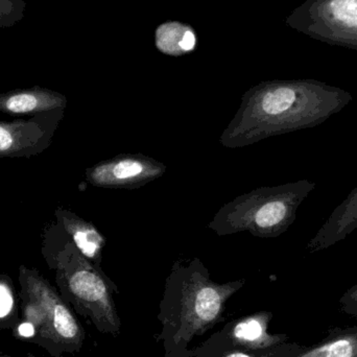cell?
I'll return each mask as SVG.
<instances>
[{"instance_id":"5b68a950","label":"cell","mask_w":357,"mask_h":357,"mask_svg":"<svg viewBox=\"0 0 357 357\" xmlns=\"http://www.w3.org/2000/svg\"><path fill=\"white\" fill-rule=\"evenodd\" d=\"M245 281L216 283L199 258L183 264L176 261L167 279V294L177 300L181 324L187 337L205 333L220 321L227 300Z\"/></svg>"},{"instance_id":"7c38bea8","label":"cell","mask_w":357,"mask_h":357,"mask_svg":"<svg viewBox=\"0 0 357 357\" xmlns=\"http://www.w3.org/2000/svg\"><path fill=\"white\" fill-rule=\"evenodd\" d=\"M272 314L258 312L239 320L231 329L233 344L248 350H264L275 347L284 341V335H273L268 333Z\"/></svg>"},{"instance_id":"ffe728a7","label":"cell","mask_w":357,"mask_h":357,"mask_svg":"<svg viewBox=\"0 0 357 357\" xmlns=\"http://www.w3.org/2000/svg\"><path fill=\"white\" fill-rule=\"evenodd\" d=\"M0 357H13V356H0ZM26 357H33V356H29Z\"/></svg>"},{"instance_id":"5bb4252c","label":"cell","mask_w":357,"mask_h":357,"mask_svg":"<svg viewBox=\"0 0 357 357\" xmlns=\"http://www.w3.org/2000/svg\"><path fill=\"white\" fill-rule=\"evenodd\" d=\"M293 357H357V326L333 331L322 343Z\"/></svg>"},{"instance_id":"9a60e30c","label":"cell","mask_w":357,"mask_h":357,"mask_svg":"<svg viewBox=\"0 0 357 357\" xmlns=\"http://www.w3.org/2000/svg\"><path fill=\"white\" fill-rule=\"evenodd\" d=\"M18 296L10 277L0 275V329L2 331H13L21 321Z\"/></svg>"},{"instance_id":"9c48e42d","label":"cell","mask_w":357,"mask_h":357,"mask_svg":"<svg viewBox=\"0 0 357 357\" xmlns=\"http://www.w3.org/2000/svg\"><path fill=\"white\" fill-rule=\"evenodd\" d=\"M66 96L47 88L33 86L0 93V113L35 115L54 110H65Z\"/></svg>"},{"instance_id":"6da1fadb","label":"cell","mask_w":357,"mask_h":357,"mask_svg":"<svg viewBox=\"0 0 357 357\" xmlns=\"http://www.w3.org/2000/svg\"><path fill=\"white\" fill-rule=\"evenodd\" d=\"M351 93L312 79H273L252 86L220 137L227 149L252 146L266 138L310 129L341 112Z\"/></svg>"},{"instance_id":"4fadbf2b","label":"cell","mask_w":357,"mask_h":357,"mask_svg":"<svg viewBox=\"0 0 357 357\" xmlns=\"http://www.w3.org/2000/svg\"><path fill=\"white\" fill-rule=\"evenodd\" d=\"M155 44L161 54L171 56H186L197 48V33L186 23L167 21L157 27Z\"/></svg>"},{"instance_id":"ac0fdd59","label":"cell","mask_w":357,"mask_h":357,"mask_svg":"<svg viewBox=\"0 0 357 357\" xmlns=\"http://www.w3.org/2000/svg\"><path fill=\"white\" fill-rule=\"evenodd\" d=\"M12 331L14 337L29 341V343H33L36 337L35 327L31 323L26 322V321L21 320Z\"/></svg>"},{"instance_id":"3957f363","label":"cell","mask_w":357,"mask_h":357,"mask_svg":"<svg viewBox=\"0 0 357 357\" xmlns=\"http://www.w3.org/2000/svg\"><path fill=\"white\" fill-rule=\"evenodd\" d=\"M60 230L62 238L58 250L47 258L48 266L56 270L60 295L77 314L89 319L100 333L119 335L121 321L113 299L115 285L104 271L79 251L61 227Z\"/></svg>"},{"instance_id":"2e32d148","label":"cell","mask_w":357,"mask_h":357,"mask_svg":"<svg viewBox=\"0 0 357 357\" xmlns=\"http://www.w3.org/2000/svg\"><path fill=\"white\" fill-rule=\"evenodd\" d=\"M24 0H0V29H8L24 18Z\"/></svg>"},{"instance_id":"ba28073f","label":"cell","mask_w":357,"mask_h":357,"mask_svg":"<svg viewBox=\"0 0 357 357\" xmlns=\"http://www.w3.org/2000/svg\"><path fill=\"white\" fill-rule=\"evenodd\" d=\"M167 165L144 154H121L86 169L92 186L108 189H136L162 177Z\"/></svg>"},{"instance_id":"277c9868","label":"cell","mask_w":357,"mask_h":357,"mask_svg":"<svg viewBox=\"0 0 357 357\" xmlns=\"http://www.w3.org/2000/svg\"><path fill=\"white\" fill-rule=\"evenodd\" d=\"M22 320L36 329L33 343L52 357L75 354L83 347L85 331L69 304L35 268H19Z\"/></svg>"},{"instance_id":"30bf717a","label":"cell","mask_w":357,"mask_h":357,"mask_svg":"<svg viewBox=\"0 0 357 357\" xmlns=\"http://www.w3.org/2000/svg\"><path fill=\"white\" fill-rule=\"evenodd\" d=\"M357 229V186L348 197L333 210L326 222L308 241L310 253L329 249L344 241Z\"/></svg>"},{"instance_id":"8992f818","label":"cell","mask_w":357,"mask_h":357,"mask_svg":"<svg viewBox=\"0 0 357 357\" xmlns=\"http://www.w3.org/2000/svg\"><path fill=\"white\" fill-rule=\"evenodd\" d=\"M285 23L312 39L357 52V0H305Z\"/></svg>"},{"instance_id":"d6986e66","label":"cell","mask_w":357,"mask_h":357,"mask_svg":"<svg viewBox=\"0 0 357 357\" xmlns=\"http://www.w3.org/2000/svg\"><path fill=\"white\" fill-rule=\"evenodd\" d=\"M224 357H255L251 356V354H247V352H241V351H234L231 352V354H227Z\"/></svg>"},{"instance_id":"8fae6325","label":"cell","mask_w":357,"mask_h":357,"mask_svg":"<svg viewBox=\"0 0 357 357\" xmlns=\"http://www.w3.org/2000/svg\"><path fill=\"white\" fill-rule=\"evenodd\" d=\"M56 216L61 228L68 235L79 251L96 268L102 270V254L106 247V237L92 222L79 218L75 212L58 208Z\"/></svg>"},{"instance_id":"52a82bcc","label":"cell","mask_w":357,"mask_h":357,"mask_svg":"<svg viewBox=\"0 0 357 357\" xmlns=\"http://www.w3.org/2000/svg\"><path fill=\"white\" fill-rule=\"evenodd\" d=\"M64 110L39 113L31 119L0 121V158L36 156L50 148Z\"/></svg>"},{"instance_id":"e0dca14e","label":"cell","mask_w":357,"mask_h":357,"mask_svg":"<svg viewBox=\"0 0 357 357\" xmlns=\"http://www.w3.org/2000/svg\"><path fill=\"white\" fill-rule=\"evenodd\" d=\"M341 310L345 314L357 317V284L348 289L340 300Z\"/></svg>"},{"instance_id":"7a4b0ae2","label":"cell","mask_w":357,"mask_h":357,"mask_svg":"<svg viewBox=\"0 0 357 357\" xmlns=\"http://www.w3.org/2000/svg\"><path fill=\"white\" fill-rule=\"evenodd\" d=\"M316 187V183L304 178L254 189L220 207L207 228L218 236L245 231L259 238L280 236L294 224L300 205Z\"/></svg>"}]
</instances>
